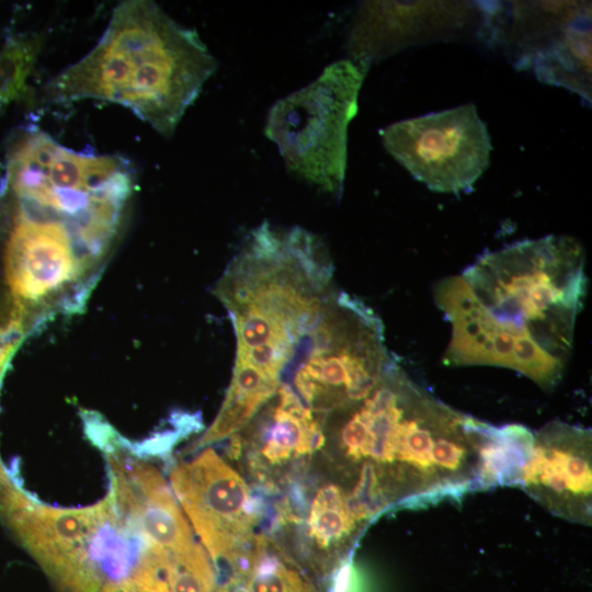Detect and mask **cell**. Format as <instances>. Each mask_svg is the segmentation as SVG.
<instances>
[{
	"label": "cell",
	"mask_w": 592,
	"mask_h": 592,
	"mask_svg": "<svg viewBox=\"0 0 592 592\" xmlns=\"http://www.w3.org/2000/svg\"><path fill=\"white\" fill-rule=\"evenodd\" d=\"M39 35L11 39L0 47V102L31 100L29 77L42 49Z\"/></svg>",
	"instance_id": "10"
},
{
	"label": "cell",
	"mask_w": 592,
	"mask_h": 592,
	"mask_svg": "<svg viewBox=\"0 0 592 592\" xmlns=\"http://www.w3.org/2000/svg\"><path fill=\"white\" fill-rule=\"evenodd\" d=\"M380 136L392 158L435 192H470L490 163V135L473 103L396 122Z\"/></svg>",
	"instance_id": "4"
},
{
	"label": "cell",
	"mask_w": 592,
	"mask_h": 592,
	"mask_svg": "<svg viewBox=\"0 0 592 592\" xmlns=\"http://www.w3.org/2000/svg\"><path fill=\"white\" fill-rule=\"evenodd\" d=\"M584 265L577 239L549 235L487 252L442 280L434 297L452 325L444 363L506 367L553 389L587 296Z\"/></svg>",
	"instance_id": "1"
},
{
	"label": "cell",
	"mask_w": 592,
	"mask_h": 592,
	"mask_svg": "<svg viewBox=\"0 0 592 592\" xmlns=\"http://www.w3.org/2000/svg\"><path fill=\"white\" fill-rule=\"evenodd\" d=\"M84 431L91 442L107 454L118 451V447L127 446V441L111 428V425L95 412H82Z\"/></svg>",
	"instance_id": "11"
},
{
	"label": "cell",
	"mask_w": 592,
	"mask_h": 592,
	"mask_svg": "<svg viewBox=\"0 0 592 592\" xmlns=\"http://www.w3.org/2000/svg\"><path fill=\"white\" fill-rule=\"evenodd\" d=\"M107 462L110 492L117 508L150 543L170 554L197 544L164 478L152 465L118 451L107 454Z\"/></svg>",
	"instance_id": "8"
},
{
	"label": "cell",
	"mask_w": 592,
	"mask_h": 592,
	"mask_svg": "<svg viewBox=\"0 0 592 592\" xmlns=\"http://www.w3.org/2000/svg\"><path fill=\"white\" fill-rule=\"evenodd\" d=\"M216 68L195 30L152 1L126 0L94 47L47 82L45 95L119 104L170 137Z\"/></svg>",
	"instance_id": "2"
},
{
	"label": "cell",
	"mask_w": 592,
	"mask_h": 592,
	"mask_svg": "<svg viewBox=\"0 0 592 592\" xmlns=\"http://www.w3.org/2000/svg\"><path fill=\"white\" fill-rule=\"evenodd\" d=\"M170 479L215 566L219 570L238 566L258 521L244 479L213 448L173 465Z\"/></svg>",
	"instance_id": "5"
},
{
	"label": "cell",
	"mask_w": 592,
	"mask_h": 592,
	"mask_svg": "<svg viewBox=\"0 0 592 592\" xmlns=\"http://www.w3.org/2000/svg\"><path fill=\"white\" fill-rule=\"evenodd\" d=\"M105 508V498L82 509L52 508L19 489L0 517L61 592H96L87 550Z\"/></svg>",
	"instance_id": "6"
},
{
	"label": "cell",
	"mask_w": 592,
	"mask_h": 592,
	"mask_svg": "<svg viewBox=\"0 0 592 592\" xmlns=\"http://www.w3.org/2000/svg\"><path fill=\"white\" fill-rule=\"evenodd\" d=\"M591 431L560 421L533 433L516 486L561 519L591 525Z\"/></svg>",
	"instance_id": "7"
},
{
	"label": "cell",
	"mask_w": 592,
	"mask_h": 592,
	"mask_svg": "<svg viewBox=\"0 0 592 592\" xmlns=\"http://www.w3.org/2000/svg\"><path fill=\"white\" fill-rule=\"evenodd\" d=\"M361 524L354 519L348 501V492L337 485H326L315 496L308 532L321 549H329L349 539Z\"/></svg>",
	"instance_id": "9"
},
{
	"label": "cell",
	"mask_w": 592,
	"mask_h": 592,
	"mask_svg": "<svg viewBox=\"0 0 592 592\" xmlns=\"http://www.w3.org/2000/svg\"><path fill=\"white\" fill-rule=\"evenodd\" d=\"M368 65L341 59L306 87L276 101L265 135L288 171L326 192H340L346 169L348 127Z\"/></svg>",
	"instance_id": "3"
}]
</instances>
